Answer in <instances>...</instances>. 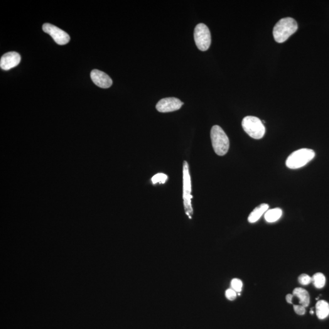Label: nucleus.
<instances>
[{
  "instance_id": "17",
  "label": "nucleus",
  "mask_w": 329,
  "mask_h": 329,
  "mask_svg": "<svg viewBox=\"0 0 329 329\" xmlns=\"http://www.w3.org/2000/svg\"><path fill=\"white\" fill-rule=\"evenodd\" d=\"M232 289L237 293H240L242 290L243 282L239 279H234L231 282Z\"/></svg>"
},
{
  "instance_id": "16",
  "label": "nucleus",
  "mask_w": 329,
  "mask_h": 329,
  "mask_svg": "<svg viewBox=\"0 0 329 329\" xmlns=\"http://www.w3.org/2000/svg\"><path fill=\"white\" fill-rule=\"evenodd\" d=\"M151 180L154 185L158 183L164 184L168 180V176L164 173H158L152 178Z\"/></svg>"
},
{
  "instance_id": "7",
  "label": "nucleus",
  "mask_w": 329,
  "mask_h": 329,
  "mask_svg": "<svg viewBox=\"0 0 329 329\" xmlns=\"http://www.w3.org/2000/svg\"><path fill=\"white\" fill-rule=\"evenodd\" d=\"M43 30L45 33L50 34L58 45H66L69 42L70 36L57 26L50 23H45L43 25Z\"/></svg>"
},
{
  "instance_id": "12",
  "label": "nucleus",
  "mask_w": 329,
  "mask_h": 329,
  "mask_svg": "<svg viewBox=\"0 0 329 329\" xmlns=\"http://www.w3.org/2000/svg\"><path fill=\"white\" fill-rule=\"evenodd\" d=\"M293 296L299 299V304L304 308H307L310 304V298L308 291L305 289L296 288L293 291Z\"/></svg>"
},
{
  "instance_id": "1",
  "label": "nucleus",
  "mask_w": 329,
  "mask_h": 329,
  "mask_svg": "<svg viewBox=\"0 0 329 329\" xmlns=\"http://www.w3.org/2000/svg\"><path fill=\"white\" fill-rule=\"evenodd\" d=\"M298 24L295 20L286 17L277 22L273 29L274 40L277 43H284L289 37L298 30Z\"/></svg>"
},
{
  "instance_id": "10",
  "label": "nucleus",
  "mask_w": 329,
  "mask_h": 329,
  "mask_svg": "<svg viewBox=\"0 0 329 329\" xmlns=\"http://www.w3.org/2000/svg\"><path fill=\"white\" fill-rule=\"evenodd\" d=\"M91 78L96 85L101 88H107L111 87L112 80L106 73L98 70H93L91 72Z\"/></svg>"
},
{
  "instance_id": "5",
  "label": "nucleus",
  "mask_w": 329,
  "mask_h": 329,
  "mask_svg": "<svg viewBox=\"0 0 329 329\" xmlns=\"http://www.w3.org/2000/svg\"><path fill=\"white\" fill-rule=\"evenodd\" d=\"M242 127L244 131L254 139H262L265 134L264 124L257 117L253 116L245 117L242 121Z\"/></svg>"
},
{
  "instance_id": "15",
  "label": "nucleus",
  "mask_w": 329,
  "mask_h": 329,
  "mask_svg": "<svg viewBox=\"0 0 329 329\" xmlns=\"http://www.w3.org/2000/svg\"><path fill=\"white\" fill-rule=\"evenodd\" d=\"M311 280H312L311 282H312L316 288H322L325 286L326 282V277L321 272H317V273L314 274L313 277H311Z\"/></svg>"
},
{
  "instance_id": "20",
  "label": "nucleus",
  "mask_w": 329,
  "mask_h": 329,
  "mask_svg": "<svg viewBox=\"0 0 329 329\" xmlns=\"http://www.w3.org/2000/svg\"><path fill=\"white\" fill-rule=\"evenodd\" d=\"M294 310L296 314L299 315H304L306 313V308L301 305L296 306L294 305Z\"/></svg>"
},
{
  "instance_id": "22",
  "label": "nucleus",
  "mask_w": 329,
  "mask_h": 329,
  "mask_svg": "<svg viewBox=\"0 0 329 329\" xmlns=\"http://www.w3.org/2000/svg\"><path fill=\"white\" fill-rule=\"evenodd\" d=\"M310 314H313V311H310Z\"/></svg>"
},
{
  "instance_id": "2",
  "label": "nucleus",
  "mask_w": 329,
  "mask_h": 329,
  "mask_svg": "<svg viewBox=\"0 0 329 329\" xmlns=\"http://www.w3.org/2000/svg\"><path fill=\"white\" fill-rule=\"evenodd\" d=\"M211 141L215 153L223 156L226 154L229 148V140L223 129L218 125L212 127L210 132Z\"/></svg>"
},
{
  "instance_id": "11",
  "label": "nucleus",
  "mask_w": 329,
  "mask_h": 329,
  "mask_svg": "<svg viewBox=\"0 0 329 329\" xmlns=\"http://www.w3.org/2000/svg\"><path fill=\"white\" fill-rule=\"evenodd\" d=\"M269 206L267 204H262L258 206L252 211L249 217H248V222L250 223H254L262 217V216L268 210Z\"/></svg>"
},
{
  "instance_id": "18",
  "label": "nucleus",
  "mask_w": 329,
  "mask_h": 329,
  "mask_svg": "<svg viewBox=\"0 0 329 329\" xmlns=\"http://www.w3.org/2000/svg\"><path fill=\"white\" fill-rule=\"evenodd\" d=\"M298 281L299 283L303 286H307L310 284L312 280H311V277L308 275L306 274H303L300 275L298 277Z\"/></svg>"
},
{
  "instance_id": "21",
  "label": "nucleus",
  "mask_w": 329,
  "mask_h": 329,
  "mask_svg": "<svg viewBox=\"0 0 329 329\" xmlns=\"http://www.w3.org/2000/svg\"><path fill=\"white\" fill-rule=\"evenodd\" d=\"M293 294H288L286 296V301L289 304H292V300H293Z\"/></svg>"
},
{
  "instance_id": "19",
  "label": "nucleus",
  "mask_w": 329,
  "mask_h": 329,
  "mask_svg": "<svg viewBox=\"0 0 329 329\" xmlns=\"http://www.w3.org/2000/svg\"><path fill=\"white\" fill-rule=\"evenodd\" d=\"M226 297L230 301H234L237 297V292L235 291L234 289L230 288L228 289L226 291Z\"/></svg>"
},
{
  "instance_id": "13",
  "label": "nucleus",
  "mask_w": 329,
  "mask_h": 329,
  "mask_svg": "<svg viewBox=\"0 0 329 329\" xmlns=\"http://www.w3.org/2000/svg\"><path fill=\"white\" fill-rule=\"evenodd\" d=\"M316 313L320 320H325L329 315V304L325 300L319 301L316 304Z\"/></svg>"
},
{
  "instance_id": "14",
  "label": "nucleus",
  "mask_w": 329,
  "mask_h": 329,
  "mask_svg": "<svg viewBox=\"0 0 329 329\" xmlns=\"http://www.w3.org/2000/svg\"><path fill=\"white\" fill-rule=\"evenodd\" d=\"M282 215V210L279 208H275L267 211L265 219L268 223H274L278 221Z\"/></svg>"
},
{
  "instance_id": "6",
  "label": "nucleus",
  "mask_w": 329,
  "mask_h": 329,
  "mask_svg": "<svg viewBox=\"0 0 329 329\" xmlns=\"http://www.w3.org/2000/svg\"><path fill=\"white\" fill-rule=\"evenodd\" d=\"M196 46L199 50L206 51L211 45V34L209 29L204 23L198 24L194 32Z\"/></svg>"
},
{
  "instance_id": "3",
  "label": "nucleus",
  "mask_w": 329,
  "mask_h": 329,
  "mask_svg": "<svg viewBox=\"0 0 329 329\" xmlns=\"http://www.w3.org/2000/svg\"><path fill=\"white\" fill-rule=\"evenodd\" d=\"M315 153L312 149L303 148L293 152L286 161V165L290 169L301 168L315 158Z\"/></svg>"
},
{
  "instance_id": "9",
  "label": "nucleus",
  "mask_w": 329,
  "mask_h": 329,
  "mask_svg": "<svg viewBox=\"0 0 329 329\" xmlns=\"http://www.w3.org/2000/svg\"><path fill=\"white\" fill-rule=\"evenodd\" d=\"M21 56L18 53L11 51L5 54L0 61V67L4 70H9L21 62Z\"/></svg>"
},
{
  "instance_id": "4",
  "label": "nucleus",
  "mask_w": 329,
  "mask_h": 329,
  "mask_svg": "<svg viewBox=\"0 0 329 329\" xmlns=\"http://www.w3.org/2000/svg\"><path fill=\"white\" fill-rule=\"evenodd\" d=\"M191 183L189 166L187 162L184 161L183 164V200L184 208L186 214L191 218L193 210L191 206Z\"/></svg>"
},
{
  "instance_id": "8",
  "label": "nucleus",
  "mask_w": 329,
  "mask_h": 329,
  "mask_svg": "<svg viewBox=\"0 0 329 329\" xmlns=\"http://www.w3.org/2000/svg\"><path fill=\"white\" fill-rule=\"evenodd\" d=\"M184 103L178 98L171 97L162 99L156 105V109L163 113L171 112L180 109Z\"/></svg>"
}]
</instances>
